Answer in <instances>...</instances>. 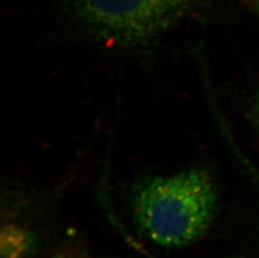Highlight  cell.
<instances>
[{"instance_id":"cell-1","label":"cell","mask_w":259,"mask_h":258,"mask_svg":"<svg viewBox=\"0 0 259 258\" xmlns=\"http://www.w3.org/2000/svg\"><path fill=\"white\" fill-rule=\"evenodd\" d=\"M130 205L138 229L153 243L181 247L195 242L212 224L218 192L212 176L192 168L135 183Z\"/></svg>"},{"instance_id":"cell-2","label":"cell","mask_w":259,"mask_h":258,"mask_svg":"<svg viewBox=\"0 0 259 258\" xmlns=\"http://www.w3.org/2000/svg\"><path fill=\"white\" fill-rule=\"evenodd\" d=\"M199 0H72L76 19L99 40L125 49L154 44Z\"/></svg>"},{"instance_id":"cell-3","label":"cell","mask_w":259,"mask_h":258,"mask_svg":"<svg viewBox=\"0 0 259 258\" xmlns=\"http://www.w3.org/2000/svg\"><path fill=\"white\" fill-rule=\"evenodd\" d=\"M33 242V236L25 227L8 223L0 231V258H24Z\"/></svg>"},{"instance_id":"cell-4","label":"cell","mask_w":259,"mask_h":258,"mask_svg":"<svg viewBox=\"0 0 259 258\" xmlns=\"http://www.w3.org/2000/svg\"><path fill=\"white\" fill-rule=\"evenodd\" d=\"M247 117L251 124L259 133V88L250 99L247 107Z\"/></svg>"},{"instance_id":"cell-5","label":"cell","mask_w":259,"mask_h":258,"mask_svg":"<svg viewBox=\"0 0 259 258\" xmlns=\"http://www.w3.org/2000/svg\"><path fill=\"white\" fill-rule=\"evenodd\" d=\"M252 1L255 9V12L257 14V17L259 18V0H252Z\"/></svg>"},{"instance_id":"cell-6","label":"cell","mask_w":259,"mask_h":258,"mask_svg":"<svg viewBox=\"0 0 259 258\" xmlns=\"http://www.w3.org/2000/svg\"><path fill=\"white\" fill-rule=\"evenodd\" d=\"M54 258H71V256H68V255H66V254H61V255H59V256H56Z\"/></svg>"}]
</instances>
